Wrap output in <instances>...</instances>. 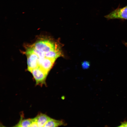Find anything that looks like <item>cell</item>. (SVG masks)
<instances>
[{
	"instance_id": "obj_1",
	"label": "cell",
	"mask_w": 127,
	"mask_h": 127,
	"mask_svg": "<svg viewBox=\"0 0 127 127\" xmlns=\"http://www.w3.org/2000/svg\"><path fill=\"white\" fill-rule=\"evenodd\" d=\"M32 46L36 49L45 53L56 48L52 42L47 40L37 41Z\"/></svg>"
},
{
	"instance_id": "obj_2",
	"label": "cell",
	"mask_w": 127,
	"mask_h": 127,
	"mask_svg": "<svg viewBox=\"0 0 127 127\" xmlns=\"http://www.w3.org/2000/svg\"><path fill=\"white\" fill-rule=\"evenodd\" d=\"M26 54L27 56L28 69L31 72L32 69L38 66V61L39 57L33 52L31 47L27 49Z\"/></svg>"
},
{
	"instance_id": "obj_3",
	"label": "cell",
	"mask_w": 127,
	"mask_h": 127,
	"mask_svg": "<svg viewBox=\"0 0 127 127\" xmlns=\"http://www.w3.org/2000/svg\"><path fill=\"white\" fill-rule=\"evenodd\" d=\"M30 72L35 80L36 85L42 86L46 84V79L48 74L41 68L37 67L32 69Z\"/></svg>"
},
{
	"instance_id": "obj_4",
	"label": "cell",
	"mask_w": 127,
	"mask_h": 127,
	"mask_svg": "<svg viewBox=\"0 0 127 127\" xmlns=\"http://www.w3.org/2000/svg\"><path fill=\"white\" fill-rule=\"evenodd\" d=\"M105 17L108 19H120L127 20V5L116 9Z\"/></svg>"
},
{
	"instance_id": "obj_5",
	"label": "cell",
	"mask_w": 127,
	"mask_h": 127,
	"mask_svg": "<svg viewBox=\"0 0 127 127\" xmlns=\"http://www.w3.org/2000/svg\"><path fill=\"white\" fill-rule=\"evenodd\" d=\"M55 61L54 60L45 57L43 60L40 68L47 73H48Z\"/></svg>"
},
{
	"instance_id": "obj_6",
	"label": "cell",
	"mask_w": 127,
	"mask_h": 127,
	"mask_svg": "<svg viewBox=\"0 0 127 127\" xmlns=\"http://www.w3.org/2000/svg\"><path fill=\"white\" fill-rule=\"evenodd\" d=\"M38 127H44L48 121L51 118L46 114L41 113L36 117Z\"/></svg>"
},
{
	"instance_id": "obj_7",
	"label": "cell",
	"mask_w": 127,
	"mask_h": 127,
	"mask_svg": "<svg viewBox=\"0 0 127 127\" xmlns=\"http://www.w3.org/2000/svg\"><path fill=\"white\" fill-rule=\"evenodd\" d=\"M66 125L63 120H59L51 118L47 122L44 127H58Z\"/></svg>"
},
{
	"instance_id": "obj_8",
	"label": "cell",
	"mask_w": 127,
	"mask_h": 127,
	"mask_svg": "<svg viewBox=\"0 0 127 127\" xmlns=\"http://www.w3.org/2000/svg\"><path fill=\"white\" fill-rule=\"evenodd\" d=\"M32 119H23L21 117L18 123L14 127H30L32 122Z\"/></svg>"
},
{
	"instance_id": "obj_9",
	"label": "cell",
	"mask_w": 127,
	"mask_h": 127,
	"mask_svg": "<svg viewBox=\"0 0 127 127\" xmlns=\"http://www.w3.org/2000/svg\"><path fill=\"white\" fill-rule=\"evenodd\" d=\"M60 54L58 50L56 48L45 53V56L46 58L55 60L60 55Z\"/></svg>"
},
{
	"instance_id": "obj_10",
	"label": "cell",
	"mask_w": 127,
	"mask_h": 127,
	"mask_svg": "<svg viewBox=\"0 0 127 127\" xmlns=\"http://www.w3.org/2000/svg\"><path fill=\"white\" fill-rule=\"evenodd\" d=\"M90 66V64L87 61H84L82 64V67L83 69H88L89 67Z\"/></svg>"
},
{
	"instance_id": "obj_11",
	"label": "cell",
	"mask_w": 127,
	"mask_h": 127,
	"mask_svg": "<svg viewBox=\"0 0 127 127\" xmlns=\"http://www.w3.org/2000/svg\"><path fill=\"white\" fill-rule=\"evenodd\" d=\"M32 119V122L30 127H38L36 117Z\"/></svg>"
},
{
	"instance_id": "obj_12",
	"label": "cell",
	"mask_w": 127,
	"mask_h": 127,
	"mask_svg": "<svg viewBox=\"0 0 127 127\" xmlns=\"http://www.w3.org/2000/svg\"><path fill=\"white\" fill-rule=\"evenodd\" d=\"M119 127H127V121H124L121 123Z\"/></svg>"
},
{
	"instance_id": "obj_13",
	"label": "cell",
	"mask_w": 127,
	"mask_h": 127,
	"mask_svg": "<svg viewBox=\"0 0 127 127\" xmlns=\"http://www.w3.org/2000/svg\"><path fill=\"white\" fill-rule=\"evenodd\" d=\"M124 44L127 47V42H125L124 43Z\"/></svg>"
}]
</instances>
